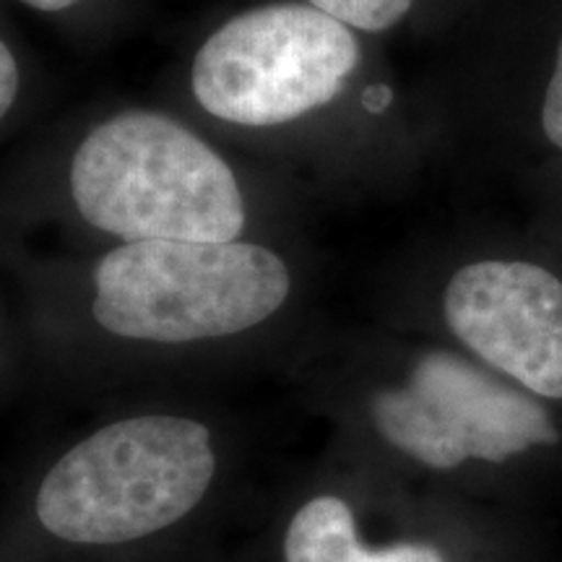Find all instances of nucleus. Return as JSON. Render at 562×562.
<instances>
[{
  "instance_id": "7",
  "label": "nucleus",
  "mask_w": 562,
  "mask_h": 562,
  "mask_svg": "<svg viewBox=\"0 0 562 562\" xmlns=\"http://www.w3.org/2000/svg\"><path fill=\"white\" fill-rule=\"evenodd\" d=\"M284 562H446L430 544L370 550L357 537L355 513L341 497L321 495L294 513L284 533Z\"/></svg>"
},
{
  "instance_id": "8",
  "label": "nucleus",
  "mask_w": 562,
  "mask_h": 562,
  "mask_svg": "<svg viewBox=\"0 0 562 562\" xmlns=\"http://www.w3.org/2000/svg\"><path fill=\"white\" fill-rule=\"evenodd\" d=\"M305 3L341 21L349 30L385 32L412 11L414 0H305Z\"/></svg>"
},
{
  "instance_id": "2",
  "label": "nucleus",
  "mask_w": 562,
  "mask_h": 562,
  "mask_svg": "<svg viewBox=\"0 0 562 562\" xmlns=\"http://www.w3.org/2000/svg\"><path fill=\"white\" fill-rule=\"evenodd\" d=\"M214 476L216 451L201 422L140 414L63 453L42 480L34 510L63 542L128 544L182 521Z\"/></svg>"
},
{
  "instance_id": "11",
  "label": "nucleus",
  "mask_w": 562,
  "mask_h": 562,
  "mask_svg": "<svg viewBox=\"0 0 562 562\" xmlns=\"http://www.w3.org/2000/svg\"><path fill=\"white\" fill-rule=\"evenodd\" d=\"M21 3L32 5V9L45 11V13H58V11L70 9V5H76L79 0H21Z\"/></svg>"
},
{
  "instance_id": "9",
  "label": "nucleus",
  "mask_w": 562,
  "mask_h": 562,
  "mask_svg": "<svg viewBox=\"0 0 562 562\" xmlns=\"http://www.w3.org/2000/svg\"><path fill=\"white\" fill-rule=\"evenodd\" d=\"M542 128H544V136L550 138V144L562 149V40L558 45V58H554L550 87H547V94H544Z\"/></svg>"
},
{
  "instance_id": "5",
  "label": "nucleus",
  "mask_w": 562,
  "mask_h": 562,
  "mask_svg": "<svg viewBox=\"0 0 562 562\" xmlns=\"http://www.w3.org/2000/svg\"><path fill=\"white\" fill-rule=\"evenodd\" d=\"M389 446L430 469L501 463L560 440L533 393L508 385L451 351H427L409 381L378 391L370 404Z\"/></svg>"
},
{
  "instance_id": "6",
  "label": "nucleus",
  "mask_w": 562,
  "mask_h": 562,
  "mask_svg": "<svg viewBox=\"0 0 562 562\" xmlns=\"http://www.w3.org/2000/svg\"><path fill=\"white\" fill-rule=\"evenodd\" d=\"M442 313L484 364L542 398H562V281L544 266L480 261L448 281Z\"/></svg>"
},
{
  "instance_id": "1",
  "label": "nucleus",
  "mask_w": 562,
  "mask_h": 562,
  "mask_svg": "<svg viewBox=\"0 0 562 562\" xmlns=\"http://www.w3.org/2000/svg\"><path fill=\"white\" fill-rule=\"evenodd\" d=\"M70 195L91 227L123 243H232L245 227V199L227 161L151 110L91 128L70 161Z\"/></svg>"
},
{
  "instance_id": "4",
  "label": "nucleus",
  "mask_w": 562,
  "mask_h": 562,
  "mask_svg": "<svg viewBox=\"0 0 562 562\" xmlns=\"http://www.w3.org/2000/svg\"><path fill=\"white\" fill-rule=\"evenodd\" d=\"M357 60L360 45L341 21L307 3L258 5L203 42L191 87L209 115L271 128L326 108Z\"/></svg>"
},
{
  "instance_id": "10",
  "label": "nucleus",
  "mask_w": 562,
  "mask_h": 562,
  "mask_svg": "<svg viewBox=\"0 0 562 562\" xmlns=\"http://www.w3.org/2000/svg\"><path fill=\"white\" fill-rule=\"evenodd\" d=\"M19 94V66L13 53L5 47V42L0 40V121L9 115Z\"/></svg>"
},
{
  "instance_id": "3",
  "label": "nucleus",
  "mask_w": 562,
  "mask_h": 562,
  "mask_svg": "<svg viewBox=\"0 0 562 562\" xmlns=\"http://www.w3.org/2000/svg\"><path fill=\"white\" fill-rule=\"evenodd\" d=\"M290 286L286 263L256 243H123L94 271V318L131 341L224 339L269 321Z\"/></svg>"
}]
</instances>
